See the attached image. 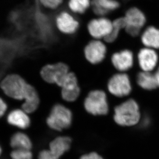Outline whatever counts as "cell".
I'll use <instances>...</instances> for the list:
<instances>
[{"label":"cell","instance_id":"cell-12","mask_svg":"<svg viewBox=\"0 0 159 159\" xmlns=\"http://www.w3.org/2000/svg\"><path fill=\"white\" fill-rule=\"evenodd\" d=\"M57 28L64 34H75L79 29V22L69 12L63 11L58 14L56 18Z\"/></svg>","mask_w":159,"mask_h":159},{"label":"cell","instance_id":"cell-10","mask_svg":"<svg viewBox=\"0 0 159 159\" xmlns=\"http://www.w3.org/2000/svg\"><path fill=\"white\" fill-rule=\"evenodd\" d=\"M61 97L65 101L72 102L75 101L80 94V88L75 75L69 72L61 85Z\"/></svg>","mask_w":159,"mask_h":159},{"label":"cell","instance_id":"cell-3","mask_svg":"<svg viewBox=\"0 0 159 159\" xmlns=\"http://www.w3.org/2000/svg\"><path fill=\"white\" fill-rule=\"evenodd\" d=\"M72 115L68 108L61 104L55 105L47 119L48 125L57 131H61L68 128L72 122Z\"/></svg>","mask_w":159,"mask_h":159},{"label":"cell","instance_id":"cell-28","mask_svg":"<svg viewBox=\"0 0 159 159\" xmlns=\"http://www.w3.org/2000/svg\"><path fill=\"white\" fill-rule=\"evenodd\" d=\"M7 109V105L6 103L3 101L2 98H0V117H1L6 112Z\"/></svg>","mask_w":159,"mask_h":159},{"label":"cell","instance_id":"cell-1","mask_svg":"<svg viewBox=\"0 0 159 159\" xmlns=\"http://www.w3.org/2000/svg\"><path fill=\"white\" fill-rule=\"evenodd\" d=\"M141 115L138 103L133 99H129L114 110V119L119 125L132 126L139 122Z\"/></svg>","mask_w":159,"mask_h":159},{"label":"cell","instance_id":"cell-5","mask_svg":"<svg viewBox=\"0 0 159 159\" xmlns=\"http://www.w3.org/2000/svg\"><path fill=\"white\" fill-rule=\"evenodd\" d=\"M70 72L69 67L63 63L48 65L43 67L41 75L43 79L51 84H56L61 87Z\"/></svg>","mask_w":159,"mask_h":159},{"label":"cell","instance_id":"cell-9","mask_svg":"<svg viewBox=\"0 0 159 159\" xmlns=\"http://www.w3.org/2000/svg\"><path fill=\"white\" fill-rule=\"evenodd\" d=\"M113 22L104 17L93 19L89 22L87 29L89 33L96 39H104L107 36L112 29Z\"/></svg>","mask_w":159,"mask_h":159},{"label":"cell","instance_id":"cell-29","mask_svg":"<svg viewBox=\"0 0 159 159\" xmlns=\"http://www.w3.org/2000/svg\"><path fill=\"white\" fill-rule=\"evenodd\" d=\"M154 74H155V76L156 78L157 81L158 83V87L159 88V66L157 68L156 72Z\"/></svg>","mask_w":159,"mask_h":159},{"label":"cell","instance_id":"cell-15","mask_svg":"<svg viewBox=\"0 0 159 159\" xmlns=\"http://www.w3.org/2000/svg\"><path fill=\"white\" fill-rule=\"evenodd\" d=\"M141 40L145 47L159 50V29L155 26H149L143 33Z\"/></svg>","mask_w":159,"mask_h":159},{"label":"cell","instance_id":"cell-19","mask_svg":"<svg viewBox=\"0 0 159 159\" xmlns=\"http://www.w3.org/2000/svg\"><path fill=\"white\" fill-rule=\"evenodd\" d=\"M39 103V95L35 89L29 85L22 108L25 112L32 113L37 109Z\"/></svg>","mask_w":159,"mask_h":159},{"label":"cell","instance_id":"cell-11","mask_svg":"<svg viewBox=\"0 0 159 159\" xmlns=\"http://www.w3.org/2000/svg\"><path fill=\"white\" fill-rule=\"evenodd\" d=\"M138 61L142 70L152 72L156 69L159 61V56L155 49L145 47L138 53Z\"/></svg>","mask_w":159,"mask_h":159},{"label":"cell","instance_id":"cell-2","mask_svg":"<svg viewBox=\"0 0 159 159\" xmlns=\"http://www.w3.org/2000/svg\"><path fill=\"white\" fill-rule=\"evenodd\" d=\"M29 84L19 75H8L2 82L1 86L8 96L15 99L22 100L25 98Z\"/></svg>","mask_w":159,"mask_h":159},{"label":"cell","instance_id":"cell-26","mask_svg":"<svg viewBox=\"0 0 159 159\" xmlns=\"http://www.w3.org/2000/svg\"><path fill=\"white\" fill-rule=\"evenodd\" d=\"M39 159H58L51 152L50 150H43L40 152Z\"/></svg>","mask_w":159,"mask_h":159},{"label":"cell","instance_id":"cell-17","mask_svg":"<svg viewBox=\"0 0 159 159\" xmlns=\"http://www.w3.org/2000/svg\"><path fill=\"white\" fill-rule=\"evenodd\" d=\"M7 121L11 125L20 129H26L30 125V119L25 112L14 110L8 114Z\"/></svg>","mask_w":159,"mask_h":159},{"label":"cell","instance_id":"cell-13","mask_svg":"<svg viewBox=\"0 0 159 159\" xmlns=\"http://www.w3.org/2000/svg\"><path fill=\"white\" fill-rule=\"evenodd\" d=\"M114 67L120 72H125L132 67L134 63L133 53L129 50H124L113 54L111 58Z\"/></svg>","mask_w":159,"mask_h":159},{"label":"cell","instance_id":"cell-6","mask_svg":"<svg viewBox=\"0 0 159 159\" xmlns=\"http://www.w3.org/2000/svg\"><path fill=\"white\" fill-rule=\"evenodd\" d=\"M125 18L126 32L132 37L138 36L146 22L145 15L138 8L133 7L127 10Z\"/></svg>","mask_w":159,"mask_h":159},{"label":"cell","instance_id":"cell-18","mask_svg":"<svg viewBox=\"0 0 159 159\" xmlns=\"http://www.w3.org/2000/svg\"><path fill=\"white\" fill-rule=\"evenodd\" d=\"M136 80L138 85L145 90H153L158 88L155 74L152 72L142 71L137 75Z\"/></svg>","mask_w":159,"mask_h":159},{"label":"cell","instance_id":"cell-20","mask_svg":"<svg viewBox=\"0 0 159 159\" xmlns=\"http://www.w3.org/2000/svg\"><path fill=\"white\" fill-rule=\"evenodd\" d=\"M10 144L11 147L14 149H22L31 150L32 148V143L31 139L27 135L21 132H17L12 135Z\"/></svg>","mask_w":159,"mask_h":159},{"label":"cell","instance_id":"cell-23","mask_svg":"<svg viewBox=\"0 0 159 159\" xmlns=\"http://www.w3.org/2000/svg\"><path fill=\"white\" fill-rule=\"evenodd\" d=\"M91 5L90 0H69L68 6L72 12L84 14Z\"/></svg>","mask_w":159,"mask_h":159},{"label":"cell","instance_id":"cell-22","mask_svg":"<svg viewBox=\"0 0 159 159\" xmlns=\"http://www.w3.org/2000/svg\"><path fill=\"white\" fill-rule=\"evenodd\" d=\"M15 47L12 41L0 39V58L4 61L9 60L15 53Z\"/></svg>","mask_w":159,"mask_h":159},{"label":"cell","instance_id":"cell-16","mask_svg":"<svg viewBox=\"0 0 159 159\" xmlns=\"http://www.w3.org/2000/svg\"><path fill=\"white\" fill-rule=\"evenodd\" d=\"M71 140L69 137L61 136L56 138L50 143V150L57 158H60L69 150Z\"/></svg>","mask_w":159,"mask_h":159},{"label":"cell","instance_id":"cell-21","mask_svg":"<svg viewBox=\"0 0 159 159\" xmlns=\"http://www.w3.org/2000/svg\"><path fill=\"white\" fill-rule=\"evenodd\" d=\"M126 21L125 18L120 17L115 19L113 22L112 29L108 35L104 38V40L108 43H113L117 39L121 30L125 29Z\"/></svg>","mask_w":159,"mask_h":159},{"label":"cell","instance_id":"cell-27","mask_svg":"<svg viewBox=\"0 0 159 159\" xmlns=\"http://www.w3.org/2000/svg\"><path fill=\"white\" fill-rule=\"evenodd\" d=\"M80 159H103L99 155L95 152H92V153L88 154V155H84Z\"/></svg>","mask_w":159,"mask_h":159},{"label":"cell","instance_id":"cell-8","mask_svg":"<svg viewBox=\"0 0 159 159\" xmlns=\"http://www.w3.org/2000/svg\"><path fill=\"white\" fill-rule=\"evenodd\" d=\"M107 53L105 44L98 39L90 41L84 49L86 59L92 64H97L104 60Z\"/></svg>","mask_w":159,"mask_h":159},{"label":"cell","instance_id":"cell-7","mask_svg":"<svg viewBox=\"0 0 159 159\" xmlns=\"http://www.w3.org/2000/svg\"><path fill=\"white\" fill-rule=\"evenodd\" d=\"M107 89L112 95L117 97L128 96L132 90L129 77L125 73L114 75L109 80Z\"/></svg>","mask_w":159,"mask_h":159},{"label":"cell","instance_id":"cell-14","mask_svg":"<svg viewBox=\"0 0 159 159\" xmlns=\"http://www.w3.org/2000/svg\"><path fill=\"white\" fill-rule=\"evenodd\" d=\"M91 6L96 15L105 16L118 9L120 4L117 0H92Z\"/></svg>","mask_w":159,"mask_h":159},{"label":"cell","instance_id":"cell-30","mask_svg":"<svg viewBox=\"0 0 159 159\" xmlns=\"http://www.w3.org/2000/svg\"><path fill=\"white\" fill-rule=\"evenodd\" d=\"M2 153V148L1 147V146H0V156H1V155Z\"/></svg>","mask_w":159,"mask_h":159},{"label":"cell","instance_id":"cell-24","mask_svg":"<svg viewBox=\"0 0 159 159\" xmlns=\"http://www.w3.org/2000/svg\"><path fill=\"white\" fill-rule=\"evenodd\" d=\"M12 159H32L33 154L31 150L16 149L11 153Z\"/></svg>","mask_w":159,"mask_h":159},{"label":"cell","instance_id":"cell-4","mask_svg":"<svg viewBox=\"0 0 159 159\" xmlns=\"http://www.w3.org/2000/svg\"><path fill=\"white\" fill-rule=\"evenodd\" d=\"M84 106L86 111L92 115H104L109 112L107 97L102 90L90 92L84 100Z\"/></svg>","mask_w":159,"mask_h":159},{"label":"cell","instance_id":"cell-25","mask_svg":"<svg viewBox=\"0 0 159 159\" xmlns=\"http://www.w3.org/2000/svg\"><path fill=\"white\" fill-rule=\"evenodd\" d=\"M41 4L50 9H55L63 3V0H39Z\"/></svg>","mask_w":159,"mask_h":159}]
</instances>
